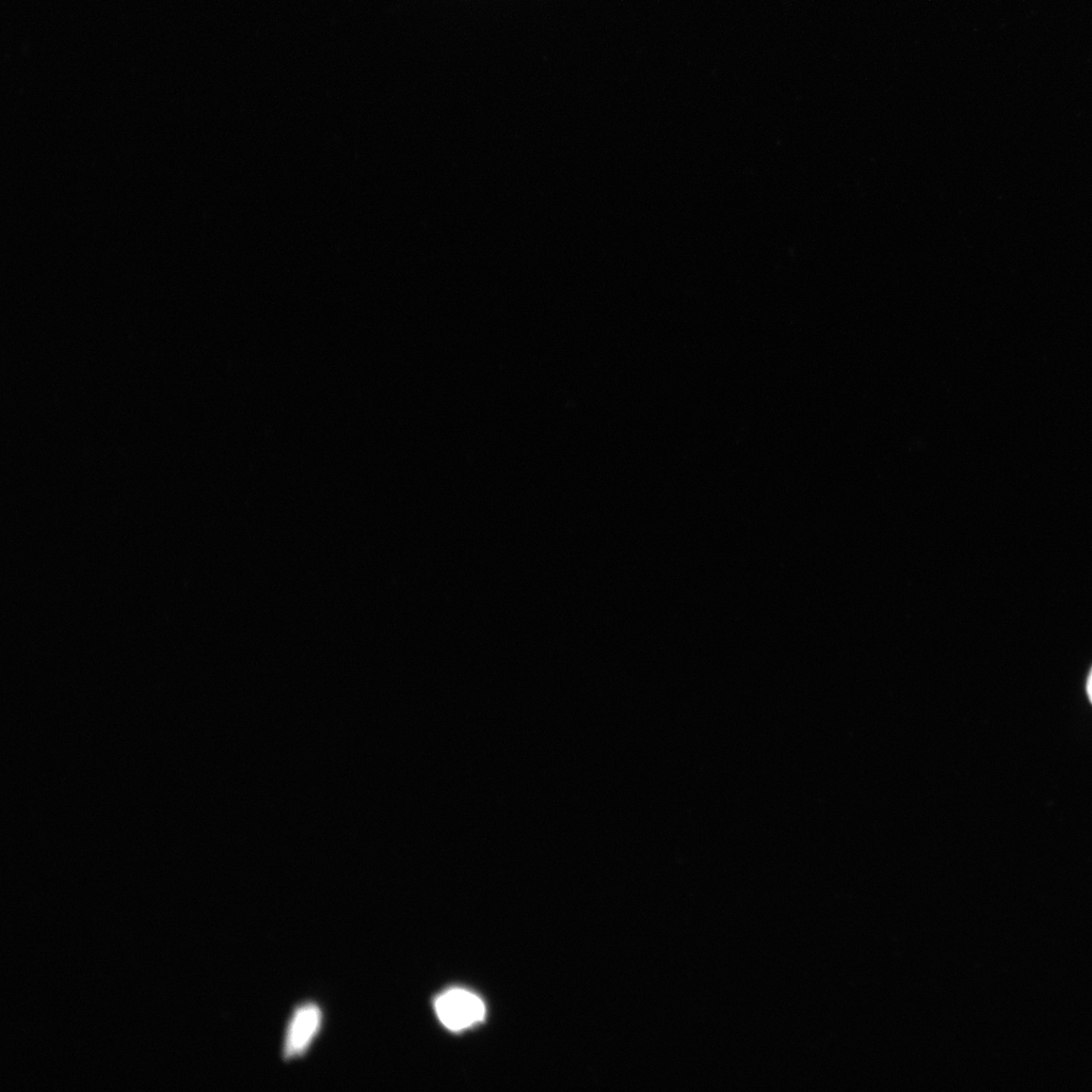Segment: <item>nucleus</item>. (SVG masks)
<instances>
[{"instance_id":"3","label":"nucleus","mask_w":1092,"mask_h":1092,"mask_svg":"<svg viewBox=\"0 0 1092 1092\" xmlns=\"http://www.w3.org/2000/svg\"><path fill=\"white\" fill-rule=\"evenodd\" d=\"M1087 694H1088L1089 700L1092 703V670H1091L1089 677H1088V680H1087Z\"/></svg>"},{"instance_id":"1","label":"nucleus","mask_w":1092,"mask_h":1092,"mask_svg":"<svg viewBox=\"0 0 1092 1092\" xmlns=\"http://www.w3.org/2000/svg\"><path fill=\"white\" fill-rule=\"evenodd\" d=\"M435 1011L443 1025L454 1032L466 1030L482 1022L486 1007L476 994L455 988L442 993L435 1001Z\"/></svg>"},{"instance_id":"2","label":"nucleus","mask_w":1092,"mask_h":1092,"mask_svg":"<svg viewBox=\"0 0 1092 1092\" xmlns=\"http://www.w3.org/2000/svg\"><path fill=\"white\" fill-rule=\"evenodd\" d=\"M322 1023L323 1012L318 1005L307 1003L297 1006L284 1038V1059L293 1060L305 1055L318 1036Z\"/></svg>"}]
</instances>
